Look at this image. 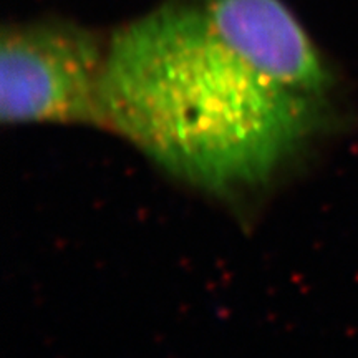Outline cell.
<instances>
[{"mask_svg":"<svg viewBox=\"0 0 358 358\" xmlns=\"http://www.w3.org/2000/svg\"><path fill=\"white\" fill-rule=\"evenodd\" d=\"M334 85L241 50L201 6H166L106 45L101 128L186 185L241 201L274 185L329 131Z\"/></svg>","mask_w":358,"mask_h":358,"instance_id":"cell-1","label":"cell"},{"mask_svg":"<svg viewBox=\"0 0 358 358\" xmlns=\"http://www.w3.org/2000/svg\"><path fill=\"white\" fill-rule=\"evenodd\" d=\"M105 53L92 35L73 27L7 29L0 47L2 123L101 128Z\"/></svg>","mask_w":358,"mask_h":358,"instance_id":"cell-2","label":"cell"}]
</instances>
